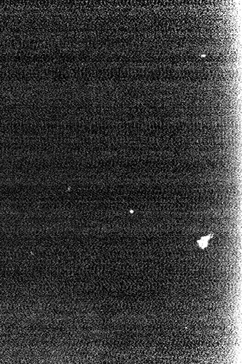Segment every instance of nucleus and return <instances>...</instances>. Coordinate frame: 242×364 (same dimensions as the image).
I'll use <instances>...</instances> for the list:
<instances>
[{"label":"nucleus","instance_id":"1","mask_svg":"<svg viewBox=\"0 0 242 364\" xmlns=\"http://www.w3.org/2000/svg\"><path fill=\"white\" fill-rule=\"evenodd\" d=\"M213 237V235H209V236H204V237H202L201 239H199L197 241L199 246V247L201 249H205L207 247V246H208V243H209V240L210 239V238Z\"/></svg>","mask_w":242,"mask_h":364}]
</instances>
